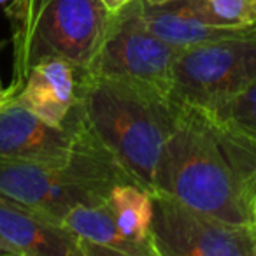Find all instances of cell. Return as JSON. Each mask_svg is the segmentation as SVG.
Listing matches in <instances>:
<instances>
[{
	"label": "cell",
	"instance_id": "obj_7",
	"mask_svg": "<svg viewBox=\"0 0 256 256\" xmlns=\"http://www.w3.org/2000/svg\"><path fill=\"white\" fill-rule=\"evenodd\" d=\"M156 256H256V224L230 223L151 192Z\"/></svg>",
	"mask_w": 256,
	"mask_h": 256
},
{
	"label": "cell",
	"instance_id": "obj_18",
	"mask_svg": "<svg viewBox=\"0 0 256 256\" xmlns=\"http://www.w3.org/2000/svg\"><path fill=\"white\" fill-rule=\"evenodd\" d=\"M11 92V88H4V86H2V81H0V96H4V95H8V93Z\"/></svg>",
	"mask_w": 256,
	"mask_h": 256
},
{
	"label": "cell",
	"instance_id": "obj_9",
	"mask_svg": "<svg viewBox=\"0 0 256 256\" xmlns=\"http://www.w3.org/2000/svg\"><path fill=\"white\" fill-rule=\"evenodd\" d=\"M0 244L11 256H84L81 240L58 221L0 196Z\"/></svg>",
	"mask_w": 256,
	"mask_h": 256
},
{
	"label": "cell",
	"instance_id": "obj_10",
	"mask_svg": "<svg viewBox=\"0 0 256 256\" xmlns=\"http://www.w3.org/2000/svg\"><path fill=\"white\" fill-rule=\"evenodd\" d=\"M79 72L70 62L46 58L26 74L14 98L44 121L64 126L70 120L79 98Z\"/></svg>",
	"mask_w": 256,
	"mask_h": 256
},
{
	"label": "cell",
	"instance_id": "obj_4",
	"mask_svg": "<svg viewBox=\"0 0 256 256\" xmlns=\"http://www.w3.org/2000/svg\"><path fill=\"white\" fill-rule=\"evenodd\" d=\"M12 78L18 92L28 70L46 58L67 60L88 72L109 30L112 12L102 0H9Z\"/></svg>",
	"mask_w": 256,
	"mask_h": 256
},
{
	"label": "cell",
	"instance_id": "obj_15",
	"mask_svg": "<svg viewBox=\"0 0 256 256\" xmlns=\"http://www.w3.org/2000/svg\"><path fill=\"white\" fill-rule=\"evenodd\" d=\"M214 114L237 132L256 139V81Z\"/></svg>",
	"mask_w": 256,
	"mask_h": 256
},
{
	"label": "cell",
	"instance_id": "obj_13",
	"mask_svg": "<svg viewBox=\"0 0 256 256\" xmlns=\"http://www.w3.org/2000/svg\"><path fill=\"white\" fill-rule=\"evenodd\" d=\"M121 234L139 248L142 256H156L151 242L153 202L151 192L134 182H123L112 188L106 198Z\"/></svg>",
	"mask_w": 256,
	"mask_h": 256
},
{
	"label": "cell",
	"instance_id": "obj_6",
	"mask_svg": "<svg viewBox=\"0 0 256 256\" xmlns=\"http://www.w3.org/2000/svg\"><path fill=\"white\" fill-rule=\"evenodd\" d=\"M178 53L148 28L140 0H132L112 12L106 39L88 74L134 82L170 96L172 67Z\"/></svg>",
	"mask_w": 256,
	"mask_h": 256
},
{
	"label": "cell",
	"instance_id": "obj_14",
	"mask_svg": "<svg viewBox=\"0 0 256 256\" xmlns=\"http://www.w3.org/2000/svg\"><path fill=\"white\" fill-rule=\"evenodd\" d=\"M202 18L221 28L256 26V0H195Z\"/></svg>",
	"mask_w": 256,
	"mask_h": 256
},
{
	"label": "cell",
	"instance_id": "obj_19",
	"mask_svg": "<svg viewBox=\"0 0 256 256\" xmlns=\"http://www.w3.org/2000/svg\"><path fill=\"white\" fill-rule=\"evenodd\" d=\"M0 256H11V254H9V251L2 244H0Z\"/></svg>",
	"mask_w": 256,
	"mask_h": 256
},
{
	"label": "cell",
	"instance_id": "obj_8",
	"mask_svg": "<svg viewBox=\"0 0 256 256\" xmlns=\"http://www.w3.org/2000/svg\"><path fill=\"white\" fill-rule=\"evenodd\" d=\"M79 124L78 104L67 124L56 126L8 96L0 102V160L65 164L76 151Z\"/></svg>",
	"mask_w": 256,
	"mask_h": 256
},
{
	"label": "cell",
	"instance_id": "obj_22",
	"mask_svg": "<svg viewBox=\"0 0 256 256\" xmlns=\"http://www.w3.org/2000/svg\"><path fill=\"white\" fill-rule=\"evenodd\" d=\"M154 2H160V0H154Z\"/></svg>",
	"mask_w": 256,
	"mask_h": 256
},
{
	"label": "cell",
	"instance_id": "obj_5",
	"mask_svg": "<svg viewBox=\"0 0 256 256\" xmlns=\"http://www.w3.org/2000/svg\"><path fill=\"white\" fill-rule=\"evenodd\" d=\"M256 81V26L178 53L170 98L178 106L218 112Z\"/></svg>",
	"mask_w": 256,
	"mask_h": 256
},
{
	"label": "cell",
	"instance_id": "obj_2",
	"mask_svg": "<svg viewBox=\"0 0 256 256\" xmlns=\"http://www.w3.org/2000/svg\"><path fill=\"white\" fill-rule=\"evenodd\" d=\"M179 109L156 90L88 72L79 78L78 110L84 124L123 170L150 192Z\"/></svg>",
	"mask_w": 256,
	"mask_h": 256
},
{
	"label": "cell",
	"instance_id": "obj_3",
	"mask_svg": "<svg viewBox=\"0 0 256 256\" xmlns=\"http://www.w3.org/2000/svg\"><path fill=\"white\" fill-rule=\"evenodd\" d=\"M79 121L76 151L65 164L0 160V196L64 224L74 207L106 202L123 182L137 184L92 136L81 114Z\"/></svg>",
	"mask_w": 256,
	"mask_h": 256
},
{
	"label": "cell",
	"instance_id": "obj_16",
	"mask_svg": "<svg viewBox=\"0 0 256 256\" xmlns=\"http://www.w3.org/2000/svg\"><path fill=\"white\" fill-rule=\"evenodd\" d=\"M104 4H106V8L109 9L110 12H116L118 9L124 8L126 4H130L132 0H102Z\"/></svg>",
	"mask_w": 256,
	"mask_h": 256
},
{
	"label": "cell",
	"instance_id": "obj_17",
	"mask_svg": "<svg viewBox=\"0 0 256 256\" xmlns=\"http://www.w3.org/2000/svg\"><path fill=\"white\" fill-rule=\"evenodd\" d=\"M251 207H252V221L256 224V184H254V190H252V202H251Z\"/></svg>",
	"mask_w": 256,
	"mask_h": 256
},
{
	"label": "cell",
	"instance_id": "obj_12",
	"mask_svg": "<svg viewBox=\"0 0 256 256\" xmlns=\"http://www.w3.org/2000/svg\"><path fill=\"white\" fill-rule=\"evenodd\" d=\"M64 226L81 240L84 256H142L139 248L121 234L106 202L74 207L64 218Z\"/></svg>",
	"mask_w": 256,
	"mask_h": 256
},
{
	"label": "cell",
	"instance_id": "obj_11",
	"mask_svg": "<svg viewBox=\"0 0 256 256\" xmlns=\"http://www.w3.org/2000/svg\"><path fill=\"white\" fill-rule=\"evenodd\" d=\"M140 12L148 28L178 51L246 30L209 25L196 9L195 0H140Z\"/></svg>",
	"mask_w": 256,
	"mask_h": 256
},
{
	"label": "cell",
	"instance_id": "obj_1",
	"mask_svg": "<svg viewBox=\"0 0 256 256\" xmlns=\"http://www.w3.org/2000/svg\"><path fill=\"white\" fill-rule=\"evenodd\" d=\"M256 139L212 112L182 107L162 150L153 192L230 223L254 224Z\"/></svg>",
	"mask_w": 256,
	"mask_h": 256
},
{
	"label": "cell",
	"instance_id": "obj_20",
	"mask_svg": "<svg viewBox=\"0 0 256 256\" xmlns=\"http://www.w3.org/2000/svg\"><path fill=\"white\" fill-rule=\"evenodd\" d=\"M9 88H11V86H9ZM11 95H14V92H12V88H11V92L8 93V95H4V96H0V102H2V100H6L8 98V96H11Z\"/></svg>",
	"mask_w": 256,
	"mask_h": 256
},
{
	"label": "cell",
	"instance_id": "obj_21",
	"mask_svg": "<svg viewBox=\"0 0 256 256\" xmlns=\"http://www.w3.org/2000/svg\"><path fill=\"white\" fill-rule=\"evenodd\" d=\"M8 2H9V0H0V6H2V4H8Z\"/></svg>",
	"mask_w": 256,
	"mask_h": 256
}]
</instances>
